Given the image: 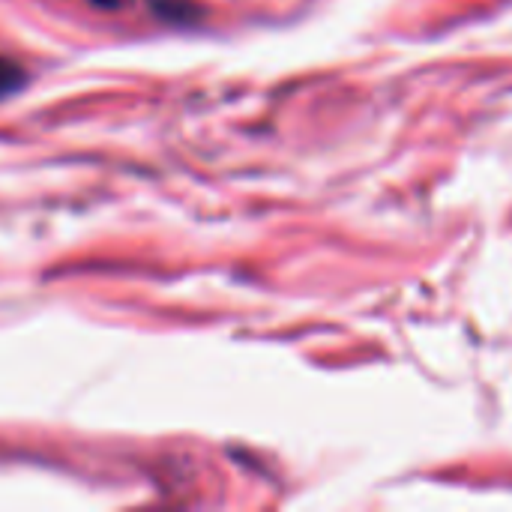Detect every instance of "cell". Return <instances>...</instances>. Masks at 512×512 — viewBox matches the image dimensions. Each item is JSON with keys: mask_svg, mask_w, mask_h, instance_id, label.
I'll return each instance as SVG.
<instances>
[{"mask_svg": "<svg viewBox=\"0 0 512 512\" xmlns=\"http://www.w3.org/2000/svg\"><path fill=\"white\" fill-rule=\"evenodd\" d=\"M24 81H27V78H24V69H21L18 63L0 57V99H6V96H12L15 90H21Z\"/></svg>", "mask_w": 512, "mask_h": 512, "instance_id": "6da1fadb", "label": "cell"}, {"mask_svg": "<svg viewBox=\"0 0 512 512\" xmlns=\"http://www.w3.org/2000/svg\"><path fill=\"white\" fill-rule=\"evenodd\" d=\"M96 6H105V9H117L120 3H126V0H93Z\"/></svg>", "mask_w": 512, "mask_h": 512, "instance_id": "7a4b0ae2", "label": "cell"}]
</instances>
